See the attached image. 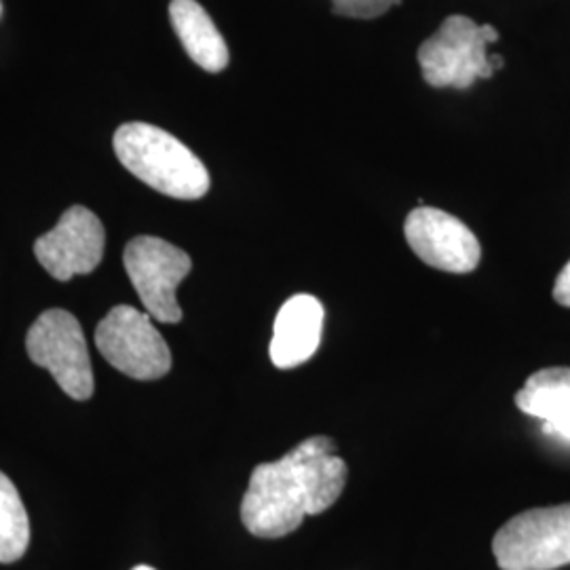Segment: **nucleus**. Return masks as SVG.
I'll return each instance as SVG.
<instances>
[{"mask_svg":"<svg viewBox=\"0 0 570 570\" xmlns=\"http://www.w3.org/2000/svg\"><path fill=\"white\" fill-rule=\"evenodd\" d=\"M30 546V520L16 484L0 471V564L23 558Z\"/></svg>","mask_w":570,"mask_h":570,"instance_id":"ddd939ff","label":"nucleus"},{"mask_svg":"<svg viewBox=\"0 0 570 570\" xmlns=\"http://www.w3.org/2000/svg\"><path fill=\"white\" fill-rule=\"evenodd\" d=\"M501 570H556L570 564V503L522 511L492 539Z\"/></svg>","mask_w":570,"mask_h":570,"instance_id":"7ed1b4c3","label":"nucleus"},{"mask_svg":"<svg viewBox=\"0 0 570 570\" xmlns=\"http://www.w3.org/2000/svg\"><path fill=\"white\" fill-rule=\"evenodd\" d=\"M26 348L37 366L49 370L61 391L85 402L94 395V367L81 324L63 308H49L32 324Z\"/></svg>","mask_w":570,"mask_h":570,"instance_id":"39448f33","label":"nucleus"},{"mask_svg":"<svg viewBox=\"0 0 570 570\" xmlns=\"http://www.w3.org/2000/svg\"><path fill=\"white\" fill-rule=\"evenodd\" d=\"M169 20L188 58L207 72H223L228 66V47L216 23L197 0H171Z\"/></svg>","mask_w":570,"mask_h":570,"instance_id":"f8f14e48","label":"nucleus"},{"mask_svg":"<svg viewBox=\"0 0 570 570\" xmlns=\"http://www.w3.org/2000/svg\"><path fill=\"white\" fill-rule=\"evenodd\" d=\"M112 146L127 171L167 197L195 202L209 190V174L202 159L161 127L125 122Z\"/></svg>","mask_w":570,"mask_h":570,"instance_id":"f03ea898","label":"nucleus"},{"mask_svg":"<svg viewBox=\"0 0 570 570\" xmlns=\"http://www.w3.org/2000/svg\"><path fill=\"white\" fill-rule=\"evenodd\" d=\"M122 263L146 313L161 324H178L183 308L176 289L193 268L190 256L165 239L144 235L127 244Z\"/></svg>","mask_w":570,"mask_h":570,"instance_id":"423d86ee","label":"nucleus"},{"mask_svg":"<svg viewBox=\"0 0 570 570\" xmlns=\"http://www.w3.org/2000/svg\"><path fill=\"white\" fill-rule=\"evenodd\" d=\"M480 32H482V39L487 41V45H492V42L499 41V32H497V28H492V26H480Z\"/></svg>","mask_w":570,"mask_h":570,"instance_id":"dca6fc26","label":"nucleus"},{"mask_svg":"<svg viewBox=\"0 0 570 570\" xmlns=\"http://www.w3.org/2000/svg\"><path fill=\"white\" fill-rule=\"evenodd\" d=\"M402 0H332L336 16L353 20H374L385 16L389 9L397 7Z\"/></svg>","mask_w":570,"mask_h":570,"instance_id":"4468645a","label":"nucleus"},{"mask_svg":"<svg viewBox=\"0 0 570 570\" xmlns=\"http://www.w3.org/2000/svg\"><path fill=\"white\" fill-rule=\"evenodd\" d=\"M515 406L543 421V429L570 440V367H546L515 393Z\"/></svg>","mask_w":570,"mask_h":570,"instance_id":"9b49d317","label":"nucleus"},{"mask_svg":"<svg viewBox=\"0 0 570 570\" xmlns=\"http://www.w3.org/2000/svg\"><path fill=\"white\" fill-rule=\"evenodd\" d=\"M134 570H155V569H150V567H136V569Z\"/></svg>","mask_w":570,"mask_h":570,"instance_id":"a211bd4d","label":"nucleus"},{"mask_svg":"<svg viewBox=\"0 0 570 570\" xmlns=\"http://www.w3.org/2000/svg\"><path fill=\"white\" fill-rule=\"evenodd\" d=\"M553 298L558 305L570 308V263L560 271L556 285H553Z\"/></svg>","mask_w":570,"mask_h":570,"instance_id":"2eb2a0df","label":"nucleus"},{"mask_svg":"<svg viewBox=\"0 0 570 570\" xmlns=\"http://www.w3.org/2000/svg\"><path fill=\"white\" fill-rule=\"evenodd\" d=\"M404 233L412 252L438 271L465 275L480 265L482 247L478 237L468 225L442 209L416 207L407 214Z\"/></svg>","mask_w":570,"mask_h":570,"instance_id":"1a4fd4ad","label":"nucleus"},{"mask_svg":"<svg viewBox=\"0 0 570 570\" xmlns=\"http://www.w3.org/2000/svg\"><path fill=\"white\" fill-rule=\"evenodd\" d=\"M104 233L100 218L75 205L61 214L53 230L45 233L35 244V254L42 268L58 282H68L77 275L94 273L104 258Z\"/></svg>","mask_w":570,"mask_h":570,"instance_id":"6e6552de","label":"nucleus"},{"mask_svg":"<svg viewBox=\"0 0 570 570\" xmlns=\"http://www.w3.org/2000/svg\"><path fill=\"white\" fill-rule=\"evenodd\" d=\"M423 79L435 89H469L478 79H490L489 45L480 26L465 16H450L438 32L421 45Z\"/></svg>","mask_w":570,"mask_h":570,"instance_id":"0eeeda50","label":"nucleus"},{"mask_svg":"<svg viewBox=\"0 0 570 570\" xmlns=\"http://www.w3.org/2000/svg\"><path fill=\"white\" fill-rule=\"evenodd\" d=\"M324 320V305L311 294H296L285 301L273 327L271 362L279 370L303 366L320 348Z\"/></svg>","mask_w":570,"mask_h":570,"instance_id":"9d476101","label":"nucleus"},{"mask_svg":"<svg viewBox=\"0 0 570 570\" xmlns=\"http://www.w3.org/2000/svg\"><path fill=\"white\" fill-rule=\"evenodd\" d=\"M489 63L490 68L497 72V70H501V68H503V63H505V61H503V58H501L499 53H492V56H489Z\"/></svg>","mask_w":570,"mask_h":570,"instance_id":"f3484780","label":"nucleus"},{"mask_svg":"<svg viewBox=\"0 0 570 570\" xmlns=\"http://www.w3.org/2000/svg\"><path fill=\"white\" fill-rule=\"evenodd\" d=\"M104 360L136 381H157L171 370V351L153 317L136 306L119 305L96 327Z\"/></svg>","mask_w":570,"mask_h":570,"instance_id":"20e7f679","label":"nucleus"},{"mask_svg":"<svg viewBox=\"0 0 570 570\" xmlns=\"http://www.w3.org/2000/svg\"><path fill=\"white\" fill-rule=\"evenodd\" d=\"M348 469L332 438H306L275 463L252 471L242 501L245 529L261 539H279L306 515L330 510L343 494Z\"/></svg>","mask_w":570,"mask_h":570,"instance_id":"f257e3e1","label":"nucleus"}]
</instances>
